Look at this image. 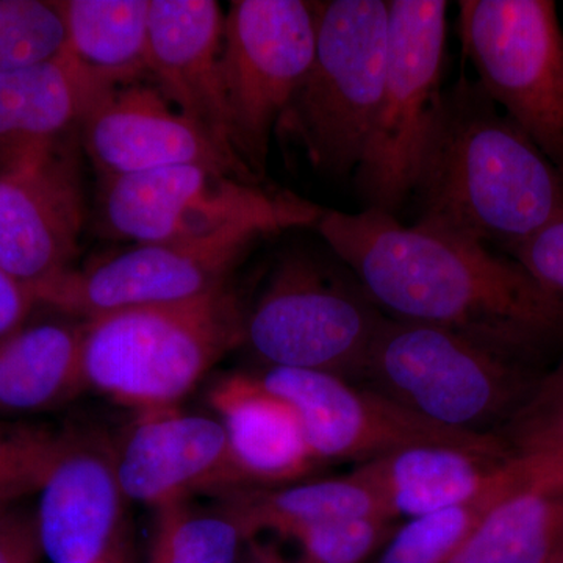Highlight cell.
<instances>
[{
	"instance_id": "cell-1",
	"label": "cell",
	"mask_w": 563,
	"mask_h": 563,
	"mask_svg": "<svg viewBox=\"0 0 563 563\" xmlns=\"http://www.w3.org/2000/svg\"><path fill=\"white\" fill-rule=\"evenodd\" d=\"M317 229L393 320L448 329L531 365L563 340L562 299L484 244L374 209H325Z\"/></svg>"
},
{
	"instance_id": "cell-2",
	"label": "cell",
	"mask_w": 563,
	"mask_h": 563,
	"mask_svg": "<svg viewBox=\"0 0 563 563\" xmlns=\"http://www.w3.org/2000/svg\"><path fill=\"white\" fill-rule=\"evenodd\" d=\"M417 224L507 255L563 214V172L461 74L444 88L412 198Z\"/></svg>"
},
{
	"instance_id": "cell-3",
	"label": "cell",
	"mask_w": 563,
	"mask_h": 563,
	"mask_svg": "<svg viewBox=\"0 0 563 563\" xmlns=\"http://www.w3.org/2000/svg\"><path fill=\"white\" fill-rule=\"evenodd\" d=\"M246 312L228 285L190 301L136 307L84 322L88 388L139 412L173 409L244 343Z\"/></svg>"
},
{
	"instance_id": "cell-4",
	"label": "cell",
	"mask_w": 563,
	"mask_h": 563,
	"mask_svg": "<svg viewBox=\"0 0 563 563\" xmlns=\"http://www.w3.org/2000/svg\"><path fill=\"white\" fill-rule=\"evenodd\" d=\"M542 377L448 329L385 318L357 385L444 428L499 435Z\"/></svg>"
},
{
	"instance_id": "cell-5",
	"label": "cell",
	"mask_w": 563,
	"mask_h": 563,
	"mask_svg": "<svg viewBox=\"0 0 563 563\" xmlns=\"http://www.w3.org/2000/svg\"><path fill=\"white\" fill-rule=\"evenodd\" d=\"M388 0L318 2L317 49L276 135L318 172L352 177L383 92Z\"/></svg>"
},
{
	"instance_id": "cell-6",
	"label": "cell",
	"mask_w": 563,
	"mask_h": 563,
	"mask_svg": "<svg viewBox=\"0 0 563 563\" xmlns=\"http://www.w3.org/2000/svg\"><path fill=\"white\" fill-rule=\"evenodd\" d=\"M388 11L383 92L352 180L365 209L398 217L412 198L442 103L448 2L388 0Z\"/></svg>"
},
{
	"instance_id": "cell-7",
	"label": "cell",
	"mask_w": 563,
	"mask_h": 563,
	"mask_svg": "<svg viewBox=\"0 0 563 563\" xmlns=\"http://www.w3.org/2000/svg\"><path fill=\"white\" fill-rule=\"evenodd\" d=\"M102 203L107 231L136 244L196 242L243 224L317 228L325 211L295 192L202 165L109 177Z\"/></svg>"
},
{
	"instance_id": "cell-8",
	"label": "cell",
	"mask_w": 563,
	"mask_h": 563,
	"mask_svg": "<svg viewBox=\"0 0 563 563\" xmlns=\"http://www.w3.org/2000/svg\"><path fill=\"white\" fill-rule=\"evenodd\" d=\"M385 318L358 282L312 257L291 255L246 313L244 343L269 368L309 369L361 384Z\"/></svg>"
},
{
	"instance_id": "cell-9",
	"label": "cell",
	"mask_w": 563,
	"mask_h": 563,
	"mask_svg": "<svg viewBox=\"0 0 563 563\" xmlns=\"http://www.w3.org/2000/svg\"><path fill=\"white\" fill-rule=\"evenodd\" d=\"M459 35L477 81L563 172V29L551 0H462Z\"/></svg>"
},
{
	"instance_id": "cell-10",
	"label": "cell",
	"mask_w": 563,
	"mask_h": 563,
	"mask_svg": "<svg viewBox=\"0 0 563 563\" xmlns=\"http://www.w3.org/2000/svg\"><path fill=\"white\" fill-rule=\"evenodd\" d=\"M318 2L235 0L224 13L221 74L232 143L262 177L277 122L312 66Z\"/></svg>"
},
{
	"instance_id": "cell-11",
	"label": "cell",
	"mask_w": 563,
	"mask_h": 563,
	"mask_svg": "<svg viewBox=\"0 0 563 563\" xmlns=\"http://www.w3.org/2000/svg\"><path fill=\"white\" fill-rule=\"evenodd\" d=\"M243 224L185 243L136 244L84 269H73L33 291L38 306L81 320L101 314L190 301L228 285L229 274L254 244L276 235Z\"/></svg>"
},
{
	"instance_id": "cell-12",
	"label": "cell",
	"mask_w": 563,
	"mask_h": 563,
	"mask_svg": "<svg viewBox=\"0 0 563 563\" xmlns=\"http://www.w3.org/2000/svg\"><path fill=\"white\" fill-rule=\"evenodd\" d=\"M262 384L298 415L318 462H369L415 444H453L514 455L498 433L455 431L406 409L387 396L333 374L269 368Z\"/></svg>"
},
{
	"instance_id": "cell-13",
	"label": "cell",
	"mask_w": 563,
	"mask_h": 563,
	"mask_svg": "<svg viewBox=\"0 0 563 563\" xmlns=\"http://www.w3.org/2000/svg\"><path fill=\"white\" fill-rule=\"evenodd\" d=\"M66 144L0 169V268L32 292L69 272L79 250L85 199Z\"/></svg>"
},
{
	"instance_id": "cell-14",
	"label": "cell",
	"mask_w": 563,
	"mask_h": 563,
	"mask_svg": "<svg viewBox=\"0 0 563 563\" xmlns=\"http://www.w3.org/2000/svg\"><path fill=\"white\" fill-rule=\"evenodd\" d=\"M80 135L85 151L106 179L202 165L236 179L261 180L235 152L174 109L155 85L141 80L114 88L91 111Z\"/></svg>"
},
{
	"instance_id": "cell-15",
	"label": "cell",
	"mask_w": 563,
	"mask_h": 563,
	"mask_svg": "<svg viewBox=\"0 0 563 563\" xmlns=\"http://www.w3.org/2000/svg\"><path fill=\"white\" fill-rule=\"evenodd\" d=\"M118 476L129 501L161 509L195 493L251 488L220 420L173 409L139 412L117 440Z\"/></svg>"
},
{
	"instance_id": "cell-16",
	"label": "cell",
	"mask_w": 563,
	"mask_h": 563,
	"mask_svg": "<svg viewBox=\"0 0 563 563\" xmlns=\"http://www.w3.org/2000/svg\"><path fill=\"white\" fill-rule=\"evenodd\" d=\"M117 442L96 429H66L65 444L36 507L44 555L91 563L125 537Z\"/></svg>"
},
{
	"instance_id": "cell-17",
	"label": "cell",
	"mask_w": 563,
	"mask_h": 563,
	"mask_svg": "<svg viewBox=\"0 0 563 563\" xmlns=\"http://www.w3.org/2000/svg\"><path fill=\"white\" fill-rule=\"evenodd\" d=\"M136 80L92 68L66 49L0 74V169L66 144L114 88Z\"/></svg>"
},
{
	"instance_id": "cell-18",
	"label": "cell",
	"mask_w": 563,
	"mask_h": 563,
	"mask_svg": "<svg viewBox=\"0 0 563 563\" xmlns=\"http://www.w3.org/2000/svg\"><path fill=\"white\" fill-rule=\"evenodd\" d=\"M222 27L224 13L214 0H151L147 74L174 109L235 152L222 85Z\"/></svg>"
},
{
	"instance_id": "cell-19",
	"label": "cell",
	"mask_w": 563,
	"mask_h": 563,
	"mask_svg": "<svg viewBox=\"0 0 563 563\" xmlns=\"http://www.w3.org/2000/svg\"><path fill=\"white\" fill-rule=\"evenodd\" d=\"M209 399L251 488L295 484L321 465L290 404L269 391L258 376L222 377Z\"/></svg>"
},
{
	"instance_id": "cell-20",
	"label": "cell",
	"mask_w": 563,
	"mask_h": 563,
	"mask_svg": "<svg viewBox=\"0 0 563 563\" xmlns=\"http://www.w3.org/2000/svg\"><path fill=\"white\" fill-rule=\"evenodd\" d=\"M514 455L503 457L453 444H415L361 463L352 474L398 520L472 501L506 476Z\"/></svg>"
},
{
	"instance_id": "cell-21",
	"label": "cell",
	"mask_w": 563,
	"mask_h": 563,
	"mask_svg": "<svg viewBox=\"0 0 563 563\" xmlns=\"http://www.w3.org/2000/svg\"><path fill=\"white\" fill-rule=\"evenodd\" d=\"M520 455V479L450 563H548L563 553V454Z\"/></svg>"
},
{
	"instance_id": "cell-22",
	"label": "cell",
	"mask_w": 563,
	"mask_h": 563,
	"mask_svg": "<svg viewBox=\"0 0 563 563\" xmlns=\"http://www.w3.org/2000/svg\"><path fill=\"white\" fill-rule=\"evenodd\" d=\"M87 388L84 324L24 325L0 342V415L58 409Z\"/></svg>"
},
{
	"instance_id": "cell-23",
	"label": "cell",
	"mask_w": 563,
	"mask_h": 563,
	"mask_svg": "<svg viewBox=\"0 0 563 563\" xmlns=\"http://www.w3.org/2000/svg\"><path fill=\"white\" fill-rule=\"evenodd\" d=\"M221 498L220 509L239 525L246 540L262 531L292 539L296 533L331 521L390 517L379 496L352 473L284 487L243 488Z\"/></svg>"
},
{
	"instance_id": "cell-24",
	"label": "cell",
	"mask_w": 563,
	"mask_h": 563,
	"mask_svg": "<svg viewBox=\"0 0 563 563\" xmlns=\"http://www.w3.org/2000/svg\"><path fill=\"white\" fill-rule=\"evenodd\" d=\"M66 51L92 68L141 79L150 57L151 0H62Z\"/></svg>"
},
{
	"instance_id": "cell-25",
	"label": "cell",
	"mask_w": 563,
	"mask_h": 563,
	"mask_svg": "<svg viewBox=\"0 0 563 563\" xmlns=\"http://www.w3.org/2000/svg\"><path fill=\"white\" fill-rule=\"evenodd\" d=\"M523 455L515 454L506 476L472 501L410 518L396 529L376 563H450L523 472Z\"/></svg>"
},
{
	"instance_id": "cell-26",
	"label": "cell",
	"mask_w": 563,
	"mask_h": 563,
	"mask_svg": "<svg viewBox=\"0 0 563 563\" xmlns=\"http://www.w3.org/2000/svg\"><path fill=\"white\" fill-rule=\"evenodd\" d=\"M150 563H236L244 539L228 514L187 501L155 509Z\"/></svg>"
},
{
	"instance_id": "cell-27",
	"label": "cell",
	"mask_w": 563,
	"mask_h": 563,
	"mask_svg": "<svg viewBox=\"0 0 563 563\" xmlns=\"http://www.w3.org/2000/svg\"><path fill=\"white\" fill-rule=\"evenodd\" d=\"M65 49L57 2L0 0V74L51 60Z\"/></svg>"
},
{
	"instance_id": "cell-28",
	"label": "cell",
	"mask_w": 563,
	"mask_h": 563,
	"mask_svg": "<svg viewBox=\"0 0 563 563\" xmlns=\"http://www.w3.org/2000/svg\"><path fill=\"white\" fill-rule=\"evenodd\" d=\"M66 429L0 421V499L41 490L65 444Z\"/></svg>"
},
{
	"instance_id": "cell-29",
	"label": "cell",
	"mask_w": 563,
	"mask_h": 563,
	"mask_svg": "<svg viewBox=\"0 0 563 563\" xmlns=\"http://www.w3.org/2000/svg\"><path fill=\"white\" fill-rule=\"evenodd\" d=\"M390 517H361L313 526L292 537L299 544L292 563H366L380 553L398 526Z\"/></svg>"
},
{
	"instance_id": "cell-30",
	"label": "cell",
	"mask_w": 563,
	"mask_h": 563,
	"mask_svg": "<svg viewBox=\"0 0 563 563\" xmlns=\"http://www.w3.org/2000/svg\"><path fill=\"white\" fill-rule=\"evenodd\" d=\"M499 435L514 454H563V383L543 374L529 401Z\"/></svg>"
},
{
	"instance_id": "cell-31",
	"label": "cell",
	"mask_w": 563,
	"mask_h": 563,
	"mask_svg": "<svg viewBox=\"0 0 563 563\" xmlns=\"http://www.w3.org/2000/svg\"><path fill=\"white\" fill-rule=\"evenodd\" d=\"M507 257L520 263L544 290L563 301V214Z\"/></svg>"
},
{
	"instance_id": "cell-32",
	"label": "cell",
	"mask_w": 563,
	"mask_h": 563,
	"mask_svg": "<svg viewBox=\"0 0 563 563\" xmlns=\"http://www.w3.org/2000/svg\"><path fill=\"white\" fill-rule=\"evenodd\" d=\"M38 514L22 499H0V563H41Z\"/></svg>"
},
{
	"instance_id": "cell-33",
	"label": "cell",
	"mask_w": 563,
	"mask_h": 563,
	"mask_svg": "<svg viewBox=\"0 0 563 563\" xmlns=\"http://www.w3.org/2000/svg\"><path fill=\"white\" fill-rule=\"evenodd\" d=\"M36 306L38 302L31 288L0 268V342L24 328L25 320Z\"/></svg>"
},
{
	"instance_id": "cell-34",
	"label": "cell",
	"mask_w": 563,
	"mask_h": 563,
	"mask_svg": "<svg viewBox=\"0 0 563 563\" xmlns=\"http://www.w3.org/2000/svg\"><path fill=\"white\" fill-rule=\"evenodd\" d=\"M91 563H132L128 536L121 539L120 542L114 543L106 554H102L101 558L96 559Z\"/></svg>"
},
{
	"instance_id": "cell-35",
	"label": "cell",
	"mask_w": 563,
	"mask_h": 563,
	"mask_svg": "<svg viewBox=\"0 0 563 563\" xmlns=\"http://www.w3.org/2000/svg\"><path fill=\"white\" fill-rule=\"evenodd\" d=\"M255 563H288L274 548L257 547L254 551Z\"/></svg>"
},
{
	"instance_id": "cell-36",
	"label": "cell",
	"mask_w": 563,
	"mask_h": 563,
	"mask_svg": "<svg viewBox=\"0 0 563 563\" xmlns=\"http://www.w3.org/2000/svg\"><path fill=\"white\" fill-rule=\"evenodd\" d=\"M544 376L548 377V379L551 380H559V383H563V357L562 361L559 362V365L555 366L553 372L544 374Z\"/></svg>"
},
{
	"instance_id": "cell-37",
	"label": "cell",
	"mask_w": 563,
	"mask_h": 563,
	"mask_svg": "<svg viewBox=\"0 0 563 563\" xmlns=\"http://www.w3.org/2000/svg\"><path fill=\"white\" fill-rule=\"evenodd\" d=\"M548 563H563V553L559 554L558 558H554L553 561H550Z\"/></svg>"
},
{
	"instance_id": "cell-38",
	"label": "cell",
	"mask_w": 563,
	"mask_h": 563,
	"mask_svg": "<svg viewBox=\"0 0 563 563\" xmlns=\"http://www.w3.org/2000/svg\"><path fill=\"white\" fill-rule=\"evenodd\" d=\"M252 563H255L254 561H252Z\"/></svg>"
}]
</instances>
